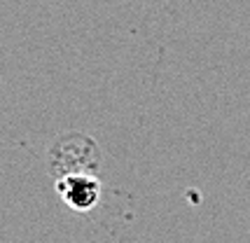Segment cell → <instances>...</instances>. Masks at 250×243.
Wrapping results in <instances>:
<instances>
[{"label": "cell", "mask_w": 250, "mask_h": 243, "mask_svg": "<svg viewBox=\"0 0 250 243\" xmlns=\"http://www.w3.org/2000/svg\"><path fill=\"white\" fill-rule=\"evenodd\" d=\"M52 166L61 168V176L63 173H91L98 166L96 143L82 133L65 136L52 150Z\"/></svg>", "instance_id": "obj_1"}, {"label": "cell", "mask_w": 250, "mask_h": 243, "mask_svg": "<svg viewBox=\"0 0 250 243\" xmlns=\"http://www.w3.org/2000/svg\"><path fill=\"white\" fill-rule=\"evenodd\" d=\"M56 194L68 208L84 213L101 199V182L91 173H63L56 180Z\"/></svg>", "instance_id": "obj_2"}]
</instances>
